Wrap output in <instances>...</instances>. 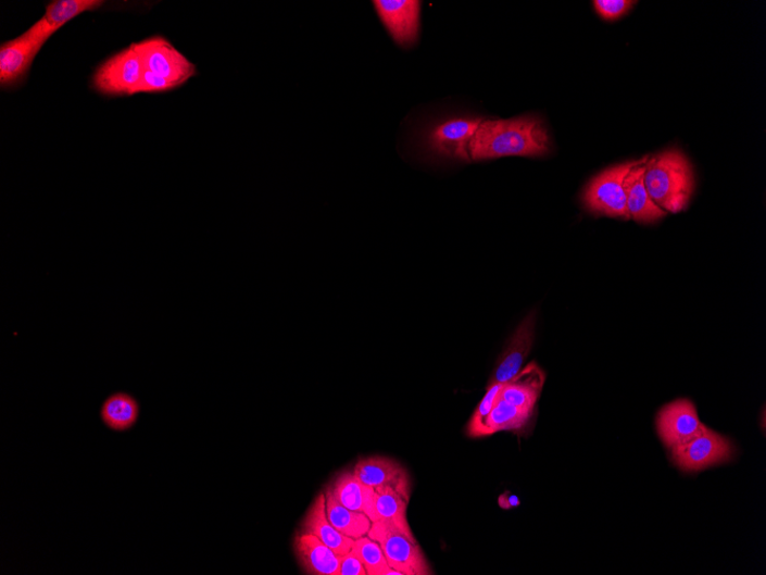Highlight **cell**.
Masks as SVG:
<instances>
[{
  "label": "cell",
  "instance_id": "2e32d148",
  "mask_svg": "<svg viewBox=\"0 0 766 575\" xmlns=\"http://www.w3.org/2000/svg\"><path fill=\"white\" fill-rule=\"evenodd\" d=\"M294 550L306 574L339 575L342 557L313 534L299 533L294 540Z\"/></svg>",
  "mask_w": 766,
  "mask_h": 575
},
{
  "label": "cell",
  "instance_id": "277c9868",
  "mask_svg": "<svg viewBox=\"0 0 766 575\" xmlns=\"http://www.w3.org/2000/svg\"><path fill=\"white\" fill-rule=\"evenodd\" d=\"M637 162L638 160L619 163L594 176L582 197L585 208L597 216L631 220L624 183Z\"/></svg>",
  "mask_w": 766,
  "mask_h": 575
},
{
  "label": "cell",
  "instance_id": "d6986e66",
  "mask_svg": "<svg viewBox=\"0 0 766 575\" xmlns=\"http://www.w3.org/2000/svg\"><path fill=\"white\" fill-rule=\"evenodd\" d=\"M544 383L543 370L532 362L522 370L519 375L503 385L500 398L513 405L533 410L542 395Z\"/></svg>",
  "mask_w": 766,
  "mask_h": 575
},
{
  "label": "cell",
  "instance_id": "6da1fadb",
  "mask_svg": "<svg viewBox=\"0 0 766 575\" xmlns=\"http://www.w3.org/2000/svg\"><path fill=\"white\" fill-rule=\"evenodd\" d=\"M552 150L544 121L537 115L508 120H484L473 136L468 152L473 161L504 157L541 158Z\"/></svg>",
  "mask_w": 766,
  "mask_h": 575
},
{
  "label": "cell",
  "instance_id": "4fadbf2b",
  "mask_svg": "<svg viewBox=\"0 0 766 575\" xmlns=\"http://www.w3.org/2000/svg\"><path fill=\"white\" fill-rule=\"evenodd\" d=\"M41 48L25 34L3 43L0 47V86L9 89L24 82Z\"/></svg>",
  "mask_w": 766,
  "mask_h": 575
},
{
  "label": "cell",
  "instance_id": "3957f363",
  "mask_svg": "<svg viewBox=\"0 0 766 575\" xmlns=\"http://www.w3.org/2000/svg\"><path fill=\"white\" fill-rule=\"evenodd\" d=\"M482 121L481 117L457 115L432 122L422 133V147L432 157L470 161L469 142Z\"/></svg>",
  "mask_w": 766,
  "mask_h": 575
},
{
  "label": "cell",
  "instance_id": "ac0fdd59",
  "mask_svg": "<svg viewBox=\"0 0 766 575\" xmlns=\"http://www.w3.org/2000/svg\"><path fill=\"white\" fill-rule=\"evenodd\" d=\"M301 532L313 534V536L317 537L326 546L340 554V557L348 553L355 542L354 539L343 536V534L329 522L326 512L325 492H321L314 504L310 507L303 521Z\"/></svg>",
  "mask_w": 766,
  "mask_h": 575
},
{
  "label": "cell",
  "instance_id": "7402d4cb",
  "mask_svg": "<svg viewBox=\"0 0 766 575\" xmlns=\"http://www.w3.org/2000/svg\"><path fill=\"white\" fill-rule=\"evenodd\" d=\"M533 410L513 405L499 398L485 423V437L502 430H522L532 417Z\"/></svg>",
  "mask_w": 766,
  "mask_h": 575
},
{
  "label": "cell",
  "instance_id": "9c48e42d",
  "mask_svg": "<svg viewBox=\"0 0 766 575\" xmlns=\"http://www.w3.org/2000/svg\"><path fill=\"white\" fill-rule=\"evenodd\" d=\"M422 2L418 0H376L375 9L393 42L403 49L417 45L420 35Z\"/></svg>",
  "mask_w": 766,
  "mask_h": 575
},
{
  "label": "cell",
  "instance_id": "e0dca14e",
  "mask_svg": "<svg viewBox=\"0 0 766 575\" xmlns=\"http://www.w3.org/2000/svg\"><path fill=\"white\" fill-rule=\"evenodd\" d=\"M329 488L342 505L365 513L372 523L377 522V491L362 483L354 472H344Z\"/></svg>",
  "mask_w": 766,
  "mask_h": 575
},
{
  "label": "cell",
  "instance_id": "8992f818",
  "mask_svg": "<svg viewBox=\"0 0 766 575\" xmlns=\"http://www.w3.org/2000/svg\"><path fill=\"white\" fill-rule=\"evenodd\" d=\"M143 70L167 79L179 88L197 74V67L168 39L154 36L134 45Z\"/></svg>",
  "mask_w": 766,
  "mask_h": 575
},
{
  "label": "cell",
  "instance_id": "ffe728a7",
  "mask_svg": "<svg viewBox=\"0 0 766 575\" xmlns=\"http://www.w3.org/2000/svg\"><path fill=\"white\" fill-rule=\"evenodd\" d=\"M141 407L128 392H114L100 407V420L112 433H129L140 418Z\"/></svg>",
  "mask_w": 766,
  "mask_h": 575
},
{
  "label": "cell",
  "instance_id": "4316f807",
  "mask_svg": "<svg viewBox=\"0 0 766 575\" xmlns=\"http://www.w3.org/2000/svg\"><path fill=\"white\" fill-rule=\"evenodd\" d=\"M174 89L176 88L167 79H164L148 70H143L138 85L134 90V95L165 92Z\"/></svg>",
  "mask_w": 766,
  "mask_h": 575
},
{
  "label": "cell",
  "instance_id": "9a60e30c",
  "mask_svg": "<svg viewBox=\"0 0 766 575\" xmlns=\"http://www.w3.org/2000/svg\"><path fill=\"white\" fill-rule=\"evenodd\" d=\"M648 158L638 160L624 183L630 218L641 224H653L668 215L657 207L645 188L644 176Z\"/></svg>",
  "mask_w": 766,
  "mask_h": 575
},
{
  "label": "cell",
  "instance_id": "30bf717a",
  "mask_svg": "<svg viewBox=\"0 0 766 575\" xmlns=\"http://www.w3.org/2000/svg\"><path fill=\"white\" fill-rule=\"evenodd\" d=\"M657 433L669 448L686 445L707 429L699 420L692 401L681 399L662 408L656 420Z\"/></svg>",
  "mask_w": 766,
  "mask_h": 575
},
{
  "label": "cell",
  "instance_id": "5bb4252c",
  "mask_svg": "<svg viewBox=\"0 0 766 575\" xmlns=\"http://www.w3.org/2000/svg\"><path fill=\"white\" fill-rule=\"evenodd\" d=\"M536 316L529 314L516 328L505 351L493 370L489 385L505 384L519 375L535 339Z\"/></svg>",
  "mask_w": 766,
  "mask_h": 575
},
{
  "label": "cell",
  "instance_id": "ba28073f",
  "mask_svg": "<svg viewBox=\"0 0 766 575\" xmlns=\"http://www.w3.org/2000/svg\"><path fill=\"white\" fill-rule=\"evenodd\" d=\"M731 441L707 427L692 441L671 448L673 461L682 471L698 472L720 463H727L734 457Z\"/></svg>",
  "mask_w": 766,
  "mask_h": 575
},
{
  "label": "cell",
  "instance_id": "7a4b0ae2",
  "mask_svg": "<svg viewBox=\"0 0 766 575\" xmlns=\"http://www.w3.org/2000/svg\"><path fill=\"white\" fill-rule=\"evenodd\" d=\"M644 182L652 200L661 210L671 214L685 211L694 191L692 164L677 149L649 157Z\"/></svg>",
  "mask_w": 766,
  "mask_h": 575
},
{
  "label": "cell",
  "instance_id": "5b68a950",
  "mask_svg": "<svg viewBox=\"0 0 766 575\" xmlns=\"http://www.w3.org/2000/svg\"><path fill=\"white\" fill-rule=\"evenodd\" d=\"M367 537L377 541L390 567L403 575H429L432 571L416 538L406 536L391 523H372Z\"/></svg>",
  "mask_w": 766,
  "mask_h": 575
},
{
  "label": "cell",
  "instance_id": "7c38bea8",
  "mask_svg": "<svg viewBox=\"0 0 766 575\" xmlns=\"http://www.w3.org/2000/svg\"><path fill=\"white\" fill-rule=\"evenodd\" d=\"M353 472L365 485L376 490L391 488L410 501V476L405 467L398 461L382 457H371L359 461Z\"/></svg>",
  "mask_w": 766,
  "mask_h": 575
},
{
  "label": "cell",
  "instance_id": "d4e9b609",
  "mask_svg": "<svg viewBox=\"0 0 766 575\" xmlns=\"http://www.w3.org/2000/svg\"><path fill=\"white\" fill-rule=\"evenodd\" d=\"M504 384H492L488 387V392L476 408L467 427V434L472 438L485 437V423L497 400H499Z\"/></svg>",
  "mask_w": 766,
  "mask_h": 575
},
{
  "label": "cell",
  "instance_id": "8fae6325",
  "mask_svg": "<svg viewBox=\"0 0 766 575\" xmlns=\"http://www.w3.org/2000/svg\"><path fill=\"white\" fill-rule=\"evenodd\" d=\"M105 5L101 0H54L46 13L32 26L25 35L41 47L62 27L66 26L76 16L95 12Z\"/></svg>",
  "mask_w": 766,
  "mask_h": 575
},
{
  "label": "cell",
  "instance_id": "44dd1931",
  "mask_svg": "<svg viewBox=\"0 0 766 575\" xmlns=\"http://www.w3.org/2000/svg\"><path fill=\"white\" fill-rule=\"evenodd\" d=\"M326 512L330 523L350 539L367 536L372 521L365 513L342 505L332 495L330 488L325 489Z\"/></svg>",
  "mask_w": 766,
  "mask_h": 575
},
{
  "label": "cell",
  "instance_id": "83f0119b",
  "mask_svg": "<svg viewBox=\"0 0 766 575\" xmlns=\"http://www.w3.org/2000/svg\"><path fill=\"white\" fill-rule=\"evenodd\" d=\"M339 575H367V572L353 551H349L341 558Z\"/></svg>",
  "mask_w": 766,
  "mask_h": 575
},
{
  "label": "cell",
  "instance_id": "cb8c5ba5",
  "mask_svg": "<svg viewBox=\"0 0 766 575\" xmlns=\"http://www.w3.org/2000/svg\"><path fill=\"white\" fill-rule=\"evenodd\" d=\"M351 551L360 559L367 575H403L389 566L381 546L367 536L356 539Z\"/></svg>",
  "mask_w": 766,
  "mask_h": 575
},
{
  "label": "cell",
  "instance_id": "603a6c76",
  "mask_svg": "<svg viewBox=\"0 0 766 575\" xmlns=\"http://www.w3.org/2000/svg\"><path fill=\"white\" fill-rule=\"evenodd\" d=\"M376 491L377 522L385 521L391 523L405 533L406 536L414 538L406 518L409 501L405 500L400 492L391 488H381Z\"/></svg>",
  "mask_w": 766,
  "mask_h": 575
},
{
  "label": "cell",
  "instance_id": "52a82bcc",
  "mask_svg": "<svg viewBox=\"0 0 766 575\" xmlns=\"http://www.w3.org/2000/svg\"><path fill=\"white\" fill-rule=\"evenodd\" d=\"M142 72L141 59L131 45L103 61L93 74L92 86L106 97L134 96Z\"/></svg>",
  "mask_w": 766,
  "mask_h": 575
},
{
  "label": "cell",
  "instance_id": "f1b7e54d",
  "mask_svg": "<svg viewBox=\"0 0 766 575\" xmlns=\"http://www.w3.org/2000/svg\"><path fill=\"white\" fill-rule=\"evenodd\" d=\"M500 505L501 508L508 510L514 507H519L520 501L519 499H517V497L512 496L511 492H506V495L500 498Z\"/></svg>",
  "mask_w": 766,
  "mask_h": 575
},
{
  "label": "cell",
  "instance_id": "484cf974",
  "mask_svg": "<svg viewBox=\"0 0 766 575\" xmlns=\"http://www.w3.org/2000/svg\"><path fill=\"white\" fill-rule=\"evenodd\" d=\"M637 2L630 0H595L593 7L597 13L606 22H615L620 16L626 15Z\"/></svg>",
  "mask_w": 766,
  "mask_h": 575
}]
</instances>
